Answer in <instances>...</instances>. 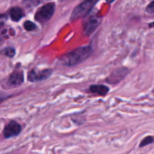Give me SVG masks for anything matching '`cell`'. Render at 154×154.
Listing matches in <instances>:
<instances>
[{
    "label": "cell",
    "mask_w": 154,
    "mask_h": 154,
    "mask_svg": "<svg viewBox=\"0 0 154 154\" xmlns=\"http://www.w3.org/2000/svg\"><path fill=\"white\" fill-rule=\"evenodd\" d=\"M23 27L26 31H29V32L34 31V30L37 28L35 24L33 22H32V21H29V20H26L24 22Z\"/></svg>",
    "instance_id": "12"
},
{
    "label": "cell",
    "mask_w": 154,
    "mask_h": 154,
    "mask_svg": "<svg viewBox=\"0 0 154 154\" xmlns=\"http://www.w3.org/2000/svg\"><path fill=\"white\" fill-rule=\"evenodd\" d=\"M127 69H126V68H120V69L114 71V72L111 74V76L107 78L106 81L108 82L111 83V84H114V83H118L119 81H120L122 79L124 78V77L127 75Z\"/></svg>",
    "instance_id": "8"
},
{
    "label": "cell",
    "mask_w": 154,
    "mask_h": 154,
    "mask_svg": "<svg viewBox=\"0 0 154 154\" xmlns=\"http://www.w3.org/2000/svg\"><path fill=\"white\" fill-rule=\"evenodd\" d=\"M23 81V72L20 70H17L9 75L7 81V85L10 87H17L20 86Z\"/></svg>",
    "instance_id": "6"
},
{
    "label": "cell",
    "mask_w": 154,
    "mask_h": 154,
    "mask_svg": "<svg viewBox=\"0 0 154 154\" xmlns=\"http://www.w3.org/2000/svg\"><path fill=\"white\" fill-rule=\"evenodd\" d=\"M53 74V70L51 69H34L29 71L27 75L28 81L32 83L41 82L48 79Z\"/></svg>",
    "instance_id": "4"
},
{
    "label": "cell",
    "mask_w": 154,
    "mask_h": 154,
    "mask_svg": "<svg viewBox=\"0 0 154 154\" xmlns=\"http://www.w3.org/2000/svg\"><path fill=\"white\" fill-rule=\"evenodd\" d=\"M92 53L93 48L90 45L80 47L60 57L59 61L64 66H75L85 61L91 55Z\"/></svg>",
    "instance_id": "1"
},
{
    "label": "cell",
    "mask_w": 154,
    "mask_h": 154,
    "mask_svg": "<svg viewBox=\"0 0 154 154\" xmlns=\"http://www.w3.org/2000/svg\"><path fill=\"white\" fill-rule=\"evenodd\" d=\"M15 54H16V51H15V49L13 48H6L3 51V54L6 56V57H9V58H13L15 56Z\"/></svg>",
    "instance_id": "13"
},
{
    "label": "cell",
    "mask_w": 154,
    "mask_h": 154,
    "mask_svg": "<svg viewBox=\"0 0 154 154\" xmlns=\"http://www.w3.org/2000/svg\"><path fill=\"white\" fill-rule=\"evenodd\" d=\"M154 142V138L153 137L151 136H147L144 139L142 140V141L141 142V144H140V147H144V146H147L148 145V144H151V143Z\"/></svg>",
    "instance_id": "14"
},
{
    "label": "cell",
    "mask_w": 154,
    "mask_h": 154,
    "mask_svg": "<svg viewBox=\"0 0 154 154\" xmlns=\"http://www.w3.org/2000/svg\"><path fill=\"white\" fill-rule=\"evenodd\" d=\"M146 11L148 14L154 13V0L147 6V8H146Z\"/></svg>",
    "instance_id": "15"
},
{
    "label": "cell",
    "mask_w": 154,
    "mask_h": 154,
    "mask_svg": "<svg viewBox=\"0 0 154 154\" xmlns=\"http://www.w3.org/2000/svg\"><path fill=\"white\" fill-rule=\"evenodd\" d=\"M47 1L49 0H22L23 5H25L27 8H34Z\"/></svg>",
    "instance_id": "11"
},
{
    "label": "cell",
    "mask_w": 154,
    "mask_h": 154,
    "mask_svg": "<svg viewBox=\"0 0 154 154\" xmlns=\"http://www.w3.org/2000/svg\"><path fill=\"white\" fill-rule=\"evenodd\" d=\"M54 11H55V4L54 2L47 3L36 11L35 14V20L40 23H45L51 20L54 15Z\"/></svg>",
    "instance_id": "3"
},
{
    "label": "cell",
    "mask_w": 154,
    "mask_h": 154,
    "mask_svg": "<svg viewBox=\"0 0 154 154\" xmlns=\"http://www.w3.org/2000/svg\"><path fill=\"white\" fill-rule=\"evenodd\" d=\"M101 19L98 17H92L84 24V32L87 35H90L96 31V29L100 25Z\"/></svg>",
    "instance_id": "7"
},
{
    "label": "cell",
    "mask_w": 154,
    "mask_h": 154,
    "mask_svg": "<svg viewBox=\"0 0 154 154\" xmlns=\"http://www.w3.org/2000/svg\"><path fill=\"white\" fill-rule=\"evenodd\" d=\"M24 16V13L22 8L19 7H14L10 10V17L11 20L15 22L20 20Z\"/></svg>",
    "instance_id": "10"
},
{
    "label": "cell",
    "mask_w": 154,
    "mask_h": 154,
    "mask_svg": "<svg viewBox=\"0 0 154 154\" xmlns=\"http://www.w3.org/2000/svg\"><path fill=\"white\" fill-rule=\"evenodd\" d=\"M98 1L99 0H84L73 10L71 15V20L75 21L85 17L91 11Z\"/></svg>",
    "instance_id": "2"
},
{
    "label": "cell",
    "mask_w": 154,
    "mask_h": 154,
    "mask_svg": "<svg viewBox=\"0 0 154 154\" xmlns=\"http://www.w3.org/2000/svg\"><path fill=\"white\" fill-rule=\"evenodd\" d=\"M105 1L108 3H111V2H113L114 1H115V0H105Z\"/></svg>",
    "instance_id": "16"
},
{
    "label": "cell",
    "mask_w": 154,
    "mask_h": 154,
    "mask_svg": "<svg viewBox=\"0 0 154 154\" xmlns=\"http://www.w3.org/2000/svg\"><path fill=\"white\" fill-rule=\"evenodd\" d=\"M90 91L93 93L99 95V96H106L109 92V88L105 85L97 84V85H91L89 88Z\"/></svg>",
    "instance_id": "9"
},
{
    "label": "cell",
    "mask_w": 154,
    "mask_h": 154,
    "mask_svg": "<svg viewBox=\"0 0 154 154\" xmlns=\"http://www.w3.org/2000/svg\"><path fill=\"white\" fill-rule=\"evenodd\" d=\"M22 131V127L17 122L12 120L9 122L3 129V135L5 138H13L17 136Z\"/></svg>",
    "instance_id": "5"
}]
</instances>
